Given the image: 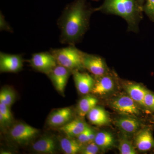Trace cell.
<instances>
[{"label": "cell", "mask_w": 154, "mask_h": 154, "mask_svg": "<svg viewBox=\"0 0 154 154\" xmlns=\"http://www.w3.org/2000/svg\"><path fill=\"white\" fill-rule=\"evenodd\" d=\"M134 144L138 150L148 151L154 148V139L150 130L145 128L138 131L134 138Z\"/></svg>", "instance_id": "obj_13"}, {"label": "cell", "mask_w": 154, "mask_h": 154, "mask_svg": "<svg viewBox=\"0 0 154 154\" xmlns=\"http://www.w3.org/2000/svg\"><path fill=\"white\" fill-rule=\"evenodd\" d=\"M30 63L35 69L47 75L57 65L55 57L51 52L34 54Z\"/></svg>", "instance_id": "obj_7"}, {"label": "cell", "mask_w": 154, "mask_h": 154, "mask_svg": "<svg viewBox=\"0 0 154 154\" xmlns=\"http://www.w3.org/2000/svg\"><path fill=\"white\" fill-rule=\"evenodd\" d=\"M98 102V99L94 96L87 95L81 99L78 103L77 112L80 117H85Z\"/></svg>", "instance_id": "obj_20"}, {"label": "cell", "mask_w": 154, "mask_h": 154, "mask_svg": "<svg viewBox=\"0 0 154 154\" xmlns=\"http://www.w3.org/2000/svg\"><path fill=\"white\" fill-rule=\"evenodd\" d=\"M16 96L14 91L9 88H4L0 92V103L11 107L15 102Z\"/></svg>", "instance_id": "obj_22"}, {"label": "cell", "mask_w": 154, "mask_h": 154, "mask_svg": "<svg viewBox=\"0 0 154 154\" xmlns=\"http://www.w3.org/2000/svg\"><path fill=\"white\" fill-rule=\"evenodd\" d=\"M60 145L62 151L66 154H75L80 152L82 146L73 138L63 137L59 138Z\"/></svg>", "instance_id": "obj_19"}, {"label": "cell", "mask_w": 154, "mask_h": 154, "mask_svg": "<svg viewBox=\"0 0 154 154\" xmlns=\"http://www.w3.org/2000/svg\"><path fill=\"white\" fill-rule=\"evenodd\" d=\"M110 105L113 110L128 116H136L140 113L139 105L128 95L114 98L110 102Z\"/></svg>", "instance_id": "obj_4"}, {"label": "cell", "mask_w": 154, "mask_h": 154, "mask_svg": "<svg viewBox=\"0 0 154 154\" xmlns=\"http://www.w3.org/2000/svg\"><path fill=\"white\" fill-rule=\"evenodd\" d=\"M83 65L84 68L88 70L95 78L102 76L110 72L105 60L99 55L85 53Z\"/></svg>", "instance_id": "obj_6"}, {"label": "cell", "mask_w": 154, "mask_h": 154, "mask_svg": "<svg viewBox=\"0 0 154 154\" xmlns=\"http://www.w3.org/2000/svg\"><path fill=\"white\" fill-rule=\"evenodd\" d=\"M91 127L88 126L85 130L77 137V140L82 146L88 143V137Z\"/></svg>", "instance_id": "obj_28"}, {"label": "cell", "mask_w": 154, "mask_h": 154, "mask_svg": "<svg viewBox=\"0 0 154 154\" xmlns=\"http://www.w3.org/2000/svg\"><path fill=\"white\" fill-rule=\"evenodd\" d=\"M119 150L121 154L137 153L132 143L125 137H121L119 141Z\"/></svg>", "instance_id": "obj_23"}, {"label": "cell", "mask_w": 154, "mask_h": 154, "mask_svg": "<svg viewBox=\"0 0 154 154\" xmlns=\"http://www.w3.org/2000/svg\"><path fill=\"white\" fill-rule=\"evenodd\" d=\"M138 1L140 5L143 9L144 4L145 0H138Z\"/></svg>", "instance_id": "obj_30"}, {"label": "cell", "mask_w": 154, "mask_h": 154, "mask_svg": "<svg viewBox=\"0 0 154 154\" xmlns=\"http://www.w3.org/2000/svg\"><path fill=\"white\" fill-rule=\"evenodd\" d=\"M51 53L55 57L58 65L65 67L72 72L85 69L83 59L85 53L75 45H70L63 48L51 49Z\"/></svg>", "instance_id": "obj_3"}, {"label": "cell", "mask_w": 154, "mask_h": 154, "mask_svg": "<svg viewBox=\"0 0 154 154\" xmlns=\"http://www.w3.org/2000/svg\"><path fill=\"white\" fill-rule=\"evenodd\" d=\"M101 149L96 143L93 141L83 146L80 152L83 154H96L99 153Z\"/></svg>", "instance_id": "obj_24"}, {"label": "cell", "mask_w": 154, "mask_h": 154, "mask_svg": "<svg viewBox=\"0 0 154 154\" xmlns=\"http://www.w3.org/2000/svg\"><path fill=\"white\" fill-rule=\"evenodd\" d=\"M94 12L87 0H75L68 5L58 21L61 42L75 45L81 41L89 29Z\"/></svg>", "instance_id": "obj_1"}, {"label": "cell", "mask_w": 154, "mask_h": 154, "mask_svg": "<svg viewBox=\"0 0 154 154\" xmlns=\"http://www.w3.org/2000/svg\"><path fill=\"white\" fill-rule=\"evenodd\" d=\"M76 87L80 94L87 95L91 93L94 88L95 80L91 75L79 70L72 72Z\"/></svg>", "instance_id": "obj_10"}, {"label": "cell", "mask_w": 154, "mask_h": 154, "mask_svg": "<svg viewBox=\"0 0 154 154\" xmlns=\"http://www.w3.org/2000/svg\"><path fill=\"white\" fill-rule=\"evenodd\" d=\"M93 1H99V0H93Z\"/></svg>", "instance_id": "obj_31"}, {"label": "cell", "mask_w": 154, "mask_h": 154, "mask_svg": "<svg viewBox=\"0 0 154 154\" xmlns=\"http://www.w3.org/2000/svg\"><path fill=\"white\" fill-rule=\"evenodd\" d=\"M72 116V111L70 107L60 108L51 113L48 123L50 126L60 127L71 121Z\"/></svg>", "instance_id": "obj_12"}, {"label": "cell", "mask_w": 154, "mask_h": 154, "mask_svg": "<svg viewBox=\"0 0 154 154\" xmlns=\"http://www.w3.org/2000/svg\"><path fill=\"white\" fill-rule=\"evenodd\" d=\"M96 78L94 88L91 93L97 96H104L111 93L115 87V79L110 72Z\"/></svg>", "instance_id": "obj_11"}, {"label": "cell", "mask_w": 154, "mask_h": 154, "mask_svg": "<svg viewBox=\"0 0 154 154\" xmlns=\"http://www.w3.org/2000/svg\"><path fill=\"white\" fill-rule=\"evenodd\" d=\"M116 125L126 134H133L138 131L141 124L139 120L133 116L122 117L116 119Z\"/></svg>", "instance_id": "obj_16"}, {"label": "cell", "mask_w": 154, "mask_h": 154, "mask_svg": "<svg viewBox=\"0 0 154 154\" xmlns=\"http://www.w3.org/2000/svg\"><path fill=\"white\" fill-rule=\"evenodd\" d=\"M21 56L0 53V71L1 72H17L23 67Z\"/></svg>", "instance_id": "obj_8"}, {"label": "cell", "mask_w": 154, "mask_h": 154, "mask_svg": "<svg viewBox=\"0 0 154 154\" xmlns=\"http://www.w3.org/2000/svg\"><path fill=\"white\" fill-rule=\"evenodd\" d=\"M95 12L119 16L126 21L128 32L138 33L143 19V9L138 0H104L102 5L94 8Z\"/></svg>", "instance_id": "obj_2"}, {"label": "cell", "mask_w": 154, "mask_h": 154, "mask_svg": "<svg viewBox=\"0 0 154 154\" xmlns=\"http://www.w3.org/2000/svg\"><path fill=\"white\" fill-rule=\"evenodd\" d=\"M56 143L54 139L50 136L40 138L32 145V149L40 154H53L56 151Z\"/></svg>", "instance_id": "obj_14"}, {"label": "cell", "mask_w": 154, "mask_h": 154, "mask_svg": "<svg viewBox=\"0 0 154 154\" xmlns=\"http://www.w3.org/2000/svg\"><path fill=\"white\" fill-rule=\"evenodd\" d=\"M90 122L97 126H103L110 122V119L106 110L99 106H95L87 114Z\"/></svg>", "instance_id": "obj_18"}, {"label": "cell", "mask_w": 154, "mask_h": 154, "mask_svg": "<svg viewBox=\"0 0 154 154\" xmlns=\"http://www.w3.org/2000/svg\"><path fill=\"white\" fill-rule=\"evenodd\" d=\"M0 28L1 30H5L6 31L12 32V29L10 27V25L6 22L5 19V17L3 14L1 13L0 15Z\"/></svg>", "instance_id": "obj_29"}, {"label": "cell", "mask_w": 154, "mask_h": 154, "mask_svg": "<svg viewBox=\"0 0 154 154\" xmlns=\"http://www.w3.org/2000/svg\"><path fill=\"white\" fill-rule=\"evenodd\" d=\"M72 71L59 65H57L48 74L54 87L60 94H63L69 77Z\"/></svg>", "instance_id": "obj_9"}, {"label": "cell", "mask_w": 154, "mask_h": 154, "mask_svg": "<svg viewBox=\"0 0 154 154\" xmlns=\"http://www.w3.org/2000/svg\"><path fill=\"white\" fill-rule=\"evenodd\" d=\"M94 142L101 149L111 148L114 146V138L110 132L103 131L96 133Z\"/></svg>", "instance_id": "obj_21"}, {"label": "cell", "mask_w": 154, "mask_h": 154, "mask_svg": "<svg viewBox=\"0 0 154 154\" xmlns=\"http://www.w3.org/2000/svg\"><path fill=\"white\" fill-rule=\"evenodd\" d=\"M88 125L82 119H76L69 122L63 126L60 127L59 129L69 137H77L83 132Z\"/></svg>", "instance_id": "obj_17"}, {"label": "cell", "mask_w": 154, "mask_h": 154, "mask_svg": "<svg viewBox=\"0 0 154 154\" xmlns=\"http://www.w3.org/2000/svg\"><path fill=\"white\" fill-rule=\"evenodd\" d=\"M145 108L154 112V94L148 91L144 99Z\"/></svg>", "instance_id": "obj_27"}, {"label": "cell", "mask_w": 154, "mask_h": 154, "mask_svg": "<svg viewBox=\"0 0 154 154\" xmlns=\"http://www.w3.org/2000/svg\"><path fill=\"white\" fill-rule=\"evenodd\" d=\"M39 130L26 123H19L12 127L9 135L12 140L19 144H26L35 137Z\"/></svg>", "instance_id": "obj_5"}, {"label": "cell", "mask_w": 154, "mask_h": 154, "mask_svg": "<svg viewBox=\"0 0 154 154\" xmlns=\"http://www.w3.org/2000/svg\"><path fill=\"white\" fill-rule=\"evenodd\" d=\"M124 87L128 95L138 105L145 108L144 99L147 90L137 83L128 82Z\"/></svg>", "instance_id": "obj_15"}, {"label": "cell", "mask_w": 154, "mask_h": 154, "mask_svg": "<svg viewBox=\"0 0 154 154\" xmlns=\"http://www.w3.org/2000/svg\"><path fill=\"white\" fill-rule=\"evenodd\" d=\"M0 113L4 116L7 125L12 123L13 117L10 107L5 104L0 103Z\"/></svg>", "instance_id": "obj_26"}, {"label": "cell", "mask_w": 154, "mask_h": 154, "mask_svg": "<svg viewBox=\"0 0 154 154\" xmlns=\"http://www.w3.org/2000/svg\"><path fill=\"white\" fill-rule=\"evenodd\" d=\"M143 12L151 21L154 22V0H145Z\"/></svg>", "instance_id": "obj_25"}]
</instances>
